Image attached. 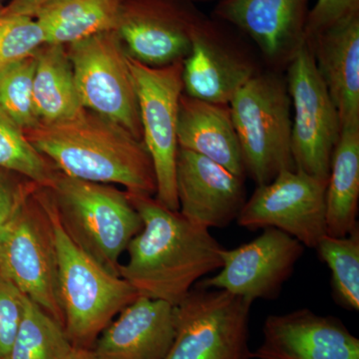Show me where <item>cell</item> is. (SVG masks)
<instances>
[{
	"label": "cell",
	"instance_id": "3957f363",
	"mask_svg": "<svg viewBox=\"0 0 359 359\" xmlns=\"http://www.w3.org/2000/svg\"><path fill=\"white\" fill-rule=\"evenodd\" d=\"M41 195L53 231L65 334L72 346L92 349L113 318L139 295L129 283L106 271L68 237L50 192L41 188Z\"/></svg>",
	"mask_w": 359,
	"mask_h": 359
},
{
	"label": "cell",
	"instance_id": "7a4b0ae2",
	"mask_svg": "<svg viewBox=\"0 0 359 359\" xmlns=\"http://www.w3.org/2000/svg\"><path fill=\"white\" fill-rule=\"evenodd\" d=\"M23 131L33 147L66 176L155 196L154 168L143 141L102 116L84 109L70 119L39 122Z\"/></svg>",
	"mask_w": 359,
	"mask_h": 359
},
{
	"label": "cell",
	"instance_id": "e0dca14e",
	"mask_svg": "<svg viewBox=\"0 0 359 359\" xmlns=\"http://www.w3.org/2000/svg\"><path fill=\"white\" fill-rule=\"evenodd\" d=\"M257 359H359V339L339 318L309 309L269 316Z\"/></svg>",
	"mask_w": 359,
	"mask_h": 359
},
{
	"label": "cell",
	"instance_id": "ac0fdd59",
	"mask_svg": "<svg viewBox=\"0 0 359 359\" xmlns=\"http://www.w3.org/2000/svg\"><path fill=\"white\" fill-rule=\"evenodd\" d=\"M175 339L174 306L139 295L99 335L98 359H165Z\"/></svg>",
	"mask_w": 359,
	"mask_h": 359
},
{
	"label": "cell",
	"instance_id": "52a82bcc",
	"mask_svg": "<svg viewBox=\"0 0 359 359\" xmlns=\"http://www.w3.org/2000/svg\"><path fill=\"white\" fill-rule=\"evenodd\" d=\"M252 302L226 290L194 287L174 306L175 339L165 359H250Z\"/></svg>",
	"mask_w": 359,
	"mask_h": 359
},
{
	"label": "cell",
	"instance_id": "7c38bea8",
	"mask_svg": "<svg viewBox=\"0 0 359 359\" xmlns=\"http://www.w3.org/2000/svg\"><path fill=\"white\" fill-rule=\"evenodd\" d=\"M235 28L204 15L192 33L182 69L183 92L209 102L229 104L259 70Z\"/></svg>",
	"mask_w": 359,
	"mask_h": 359
},
{
	"label": "cell",
	"instance_id": "cb8c5ba5",
	"mask_svg": "<svg viewBox=\"0 0 359 359\" xmlns=\"http://www.w3.org/2000/svg\"><path fill=\"white\" fill-rule=\"evenodd\" d=\"M72 348L62 325L25 297L20 328L6 359H65Z\"/></svg>",
	"mask_w": 359,
	"mask_h": 359
},
{
	"label": "cell",
	"instance_id": "d590c367",
	"mask_svg": "<svg viewBox=\"0 0 359 359\" xmlns=\"http://www.w3.org/2000/svg\"><path fill=\"white\" fill-rule=\"evenodd\" d=\"M0 359H1V358H0Z\"/></svg>",
	"mask_w": 359,
	"mask_h": 359
},
{
	"label": "cell",
	"instance_id": "2e32d148",
	"mask_svg": "<svg viewBox=\"0 0 359 359\" xmlns=\"http://www.w3.org/2000/svg\"><path fill=\"white\" fill-rule=\"evenodd\" d=\"M176 190L179 212L209 230L237 221L247 201L244 177L183 149L177 155Z\"/></svg>",
	"mask_w": 359,
	"mask_h": 359
},
{
	"label": "cell",
	"instance_id": "4316f807",
	"mask_svg": "<svg viewBox=\"0 0 359 359\" xmlns=\"http://www.w3.org/2000/svg\"><path fill=\"white\" fill-rule=\"evenodd\" d=\"M35 67L33 55L0 69V110L22 130L39 123L33 104Z\"/></svg>",
	"mask_w": 359,
	"mask_h": 359
},
{
	"label": "cell",
	"instance_id": "8992f818",
	"mask_svg": "<svg viewBox=\"0 0 359 359\" xmlns=\"http://www.w3.org/2000/svg\"><path fill=\"white\" fill-rule=\"evenodd\" d=\"M0 276L65 328L53 231L41 187L32 191L0 229Z\"/></svg>",
	"mask_w": 359,
	"mask_h": 359
},
{
	"label": "cell",
	"instance_id": "277c9868",
	"mask_svg": "<svg viewBox=\"0 0 359 359\" xmlns=\"http://www.w3.org/2000/svg\"><path fill=\"white\" fill-rule=\"evenodd\" d=\"M47 190L68 237L103 269L120 276V259L143 228L127 193L59 171Z\"/></svg>",
	"mask_w": 359,
	"mask_h": 359
},
{
	"label": "cell",
	"instance_id": "30bf717a",
	"mask_svg": "<svg viewBox=\"0 0 359 359\" xmlns=\"http://www.w3.org/2000/svg\"><path fill=\"white\" fill-rule=\"evenodd\" d=\"M287 67L295 169L327 182L332 154L341 132L339 113L306 41Z\"/></svg>",
	"mask_w": 359,
	"mask_h": 359
},
{
	"label": "cell",
	"instance_id": "1f68e13d",
	"mask_svg": "<svg viewBox=\"0 0 359 359\" xmlns=\"http://www.w3.org/2000/svg\"><path fill=\"white\" fill-rule=\"evenodd\" d=\"M53 0H11L6 6L0 7V16L21 15L34 18L42 7Z\"/></svg>",
	"mask_w": 359,
	"mask_h": 359
},
{
	"label": "cell",
	"instance_id": "4fadbf2b",
	"mask_svg": "<svg viewBox=\"0 0 359 359\" xmlns=\"http://www.w3.org/2000/svg\"><path fill=\"white\" fill-rule=\"evenodd\" d=\"M304 249L285 231L264 229L259 237L247 244L231 250L224 248L219 273L199 280L195 287L226 290L252 302L276 299L294 273Z\"/></svg>",
	"mask_w": 359,
	"mask_h": 359
},
{
	"label": "cell",
	"instance_id": "603a6c76",
	"mask_svg": "<svg viewBox=\"0 0 359 359\" xmlns=\"http://www.w3.org/2000/svg\"><path fill=\"white\" fill-rule=\"evenodd\" d=\"M35 58L33 104L39 122L63 121L83 111L66 47L44 44Z\"/></svg>",
	"mask_w": 359,
	"mask_h": 359
},
{
	"label": "cell",
	"instance_id": "ffe728a7",
	"mask_svg": "<svg viewBox=\"0 0 359 359\" xmlns=\"http://www.w3.org/2000/svg\"><path fill=\"white\" fill-rule=\"evenodd\" d=\"M177 140L190 151L245 178L244 161L229 104L209 102L182 93Z\"/></svg>",
	"mask_w": 359,
	"mask_h": 359
},
{
	"label": "cell",
	"instance_id": "d6986e66",
	"mask_svg": "<svg viewBox=\"0 0 359 359\" xmlns=\"http://www.w3.org/2000/svg\"><path fill=\"white\" fill-rule=\"evenodd\" d=\"M341 128L359 124V15L306 39Z\"/></svg>",
	"mask_w": 359,
	"mask_h": 359
},
{
	"label": "cell",
	"instance_id": "f546056e",
	"mask_svg": "<svg viewBox=\"0 0 359 359\" xmlns=\"http://www.w3.org/2000/svg\"><path fill=\"white\" fill-rule=\"evenodd\" d=\"M359 15V0H316L306 26V39Z\"/></svg>",
	"mask_w": 359,
	"mask_h": 359
},
{
	"label": "cell",
	"instance_id": "83f0119b",
	"mask_svg": "<svg viewBox=\"0 0 359 359\" xmlns=\"http://www.w3.org/2000/svg\"><path fill=\"white\" fill-rule=\"evenodd\" d=\"M44 44L43 32L34 18L0 16V69L32 57Z\"/></svg>",
	"mask_w": 359,
	"mask_h": 359
},
{
	"label": "cell",
	"instance_id": "5bb4252c",
	"mask_svg": "<svg viewBox=\"0 0 359 359\" xmlns=\"http://www.w3.org/2000/svg\"><path fill=\"white\" fill-rule=\"evenodd\" d=\"M204 15L189 0H123L117 32L129 56L163 67L186 58Z\"/></svg>",
	"mask_w": 359,
	"mask_h": 359
},
{
	"label": "cell",
	"instance_id": "9c48e42d",
	"mask_svg": "<svg viewBox=\"0 0 359 359\" xmlns=\"http://www.w3.org/2000/svg\"><path fill=\"white\" fill-rule=\"evenodd\" d=\"M182 62L151 67L128 55L140 110L142 140L154 168L157 185L155 199L173 211H179L177 123L180 98L183 93Z\"/></svg>",
	"mask_w": 359,
	"mask_h": 359
},
{
	"label": "cell",
	"instance_id": "f1b7e54d",
	"mask_svg": "<svg viewBox=\"0 0 359 359\" xmlns=\"http://www.w3.org/2000/svg\"><path fill=\"white\" fill-rule=\"evenodd\" d=\"M25 295L0 276V358L11 351L22 318Z\"/></svg>",
	"mask_w": 359,
	"mask_h": 359
},
{
	"label": "cell",
	"instance_id": "6da1fadb",
	"mask_svg": "<svg viewBox=\"0 0 359 359\" xmlns=\"http://www.w3.org/2000/svg\"><path fill=\"white\" fill-rule=\"evenodd\" d=\"M127 195L143 228L127 248L128 259L120 264V276L140 297L177 306L196 283L222 268L224 247L209 229L168 209L153 196Z\"/></svg>",
	"mask_w": 359,
	"mask_h": 359
},
{
	"label": "cell",
	"instance_id": "836d02e7",
	"mask_svg": "<svg viewBox=\"0 0 359 359\" xmlns=\"http://www.w3.org/2000/svg\"><path fill=\"white\" fill-rule=\"evenodd\" d=\"M189 1L196 4V2H210V1H219V0H189Z\"/></svg>",
	"mask_w": 359,
	"mask_h": 359
},
{
	"label": "cell",
	"instance_id": "8fae6325",
	"mask_svg": "<svg viewBox=\"0 0 359 359\" xmlns=\"http://www.w3.org/2000/svg\"><path fill=\"white\" fill-rule=\"evenodd\" d=\"M327 184L301 170H282L269 184L257 186L237 223L250 231L278 229L316 249L327 235Z\"/></svg>",
	"mask_w": 359,
	"mask_h": 359
},
{
	"label": "cell",
	"instance_id": "44dd1931",
	"mask_svg": "<svg viewBox=\"0 0 359 359\" xmlns=\"http://www.w3.org/2000/svg\"><path fill=\"white\" fill-rule=\"evenodd\" d=\"M359 124L344 126L332 154L325 191L327 235L342 238L358 228Z\"/></svg>",
	"mask_w": 359,
	"mask_h": 359
},
{
	"label": "cell",
	"instance_id": "9a60e30c",
	"mask_svg": "<svg viewBox=\"0 0 359 359\" xmlns=\"http://www.w3.org/2000/svg\"><path fill=\"white\" fill-rule=\"evenodd\" d=\"M311 0H219L212 18L252 40L269 65L287 66L306 42Z\"/></svg>",
	"mask_w": 359,
	"mask_h": 359
},
{
	"label": "cell",
	"instance_id": "e575fe53",
	"mask_svg": "<svg viewBox=\"0 0 359 359\" xmlns=\"http://www.w3.org/2000/svg\"><path fill=\"white\" fill-rule=\"evenodd\" d=\"M1 1H2V0H0V4H1ZM0 7H1V6H0Z\"/></svg>",
	"mask_w": 359,
	"mask_h": 359
},
{
	"label": "cell",
	"instance_id": "4dcf8cb0",
	"mask_svg": "<svg viewBox=\"0 0 359 359\" xmlns=\"http://www.w3.org/2000/svg\"><path fill=\"white\" fill-rule=\"evenodd\" d=\"M36 187L34 183L29 185H18L13 180L0 171V229L11 219L25 203L26 198Z\"/></svg>",
	"mask_w": 359,
	"mask_h": 359
},
{
	"label": "cell",
	"instance_id": "5b68a950",
	"mask_svg": "<svg viewBox=\"0 0 359 359\" xmlns=\"http://www.w3.org/2000/svg\"><path fill=\"white\" fill-rule=\"evenodd\" d=\"M245 176L266 185L282 170H294L292 103L287 80L273 71L259 72L229 103Z\"/></svg>",
	"mask_w": 359,
	"mask_h": 359
},
{
	"label": "cell",
	"instance_id": "484cf974",
	"mask_svg": "<svg viewBox=\"0 0 359 359\" xmlns=\"http://www.w3.org/2000/svg\"><path fill=\"white\" fill-rule=\"evenodd\" d=\"M0 169L21 175L41 188L49 189L57 173L51 162L33 147L25 131L0 110Z\"/></svg>",
	"mask_w": 359,
	"mask_h": 359
},
{
	"label": "cell",
	"instance_id": "7402d4cb",
	"mask_svg": "<svg viewBox=\"0 0 359 359\" xmlns=\"http://www.w3.org/2000/svg\"><path fill=\"white\" fill-rule=\"evenodd\" d=\"M123 0H53L35 14L45 44L62 45L117 30Z\"/></svg>",
	"mask_w": 359,
	"mask_h": 359
},
{
	"label": "cell",
	"instance_id": "ba28073f",
	"mask_svg": "<svg viewBox=\"0 0 359 359\" xmlns=\"http://www.w3.org/2000/svg\"><path fill=\"white\" fill-rule=\"evenodd\" d=\"M66 51L85 109L120 125L142 140L140 110L128 54L117 30L79 40L67 45Z\"/></svg>",
	"mask_w": 359,
	"mask_h": 359
},
{
	"label": "cell",
	"instance_id": "d4e9b609",
	"mask_svg": "<svg viewBox=\"0 0 359 359\" xmlns=\"http://www.w3.org/2000/svg\"><path fill=\"white\" fill-rule=\"evenodd\" d=\"M332 273V297L339 306L359 311V226L342 238L325 235L316 249Z\"/></svg>",
	"mask_w": 359,
	"mask_h": 359
},
{
	"label": "cell",
	"instance_id": "d6a6232c",
	"mask_svg": "<svg viewBox=\"0 0 359 359\" xmlns=\"http://www.w3.org/2000/svg\"><path fill=\"white\" fill-rule=\"evenodd\" d=\"M65 359H98L96 358L92 349L79 348L74 347L71 349L69 354Z\"/></svg>",
	"mask_w": 359,
	"mask_h": 359
}]
</instances>
